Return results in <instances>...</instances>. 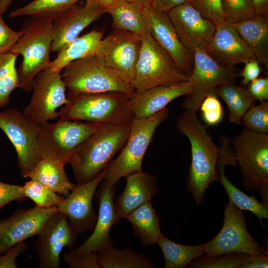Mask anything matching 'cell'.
<instances>
[{
    "label": "cell",
    "mask_w": 268,
    "mask_h": 268,
    "mask_svg": "<svg viewBox=\"0 0 268 268\" xmlns=\"http://www.w3.org/2000/svg\"><path fill=\"white\" fill-rule=\"evenodd\" d=\"M193 53L194 66L190 76L193 87L185 95L181 106L184 110L197 113L206 96L216 95L215 90L219 86L235 83L238 74L234 68H228L218 63L204 49L196 48Z\"/></svg>",
    "instance_id": "cell-12"
},
{
    "label": "cell",
    "mask_w": 268,
    "mask_h": 268,
    "mask_svg": "<svg viewBox=\"0 0 268 268\" xmlns=\"http://www.w3.org/2000/svg\"><path fill=\"white\" fill-rule=\"evenodd\" d=\"M17 56L10 52L0 55V108L8 104L11 93L19 87L15 66Z\"/></svg>",
    "instance_id": "cell-36"
},
{
    "label": "cell",
    "mask_w": 268,
    "mask_h": 268,
    "mask_svg": "<svg viewBox=\"0 0 268 268\" xmlns=\"http://www.w3.org/2000/svg\"><path fill=\"white\" fill-rule=\"evenodd\" d=\"M95 194L99 206L97 221L91 235L79 247L72 249L76 253L96 252L113 246L110 230L113 225L119 223L121 219L114 205L115 186L103 180Z\"/></svg>",
    "instance_id": "cell-20"
},
{
    "label": "cell",
    "mask_w": 268,
    "mask_h": 268,
    "mask_svg": "<svg viewBox=\"0 0 268 268\" xmlns=\"http://www.w3.org/2000/svg\"><path fill=\"white\" fill-rule=\"evenodd\" d=\"M245 64V66L240 75L243 77L242 83L247 85L252 81L258 78L261 69L259 63L256 60L251 61Z\"/></svg>",
    "instance_id": "cell-47"
},
{
    "label": "cell",
    "mask_w": 268,
    "mask_h": 268,
    "mask_svg": "<svg viewBox=\"0 0 268 268\" xmlns=\"http://www.w3.org/2000/svg\"><path fill=\"white\" fill-rule=\"evenodd\" d=\"M125 178V189L114 202L116 211L120 218H125L132 211L151 201L158 193L156 179L150 173L142 170Z\"/></svg>",
    "instance_id": "cell-25"
},
{
    "label": "cell",
    "mask_w": 268,
    "mask_h": 268,
    "mask_svg": "<svg viewBox=\"0 0 268 268\" xmlns=\"http://www.w3.org/2000/svg\"><path fill=\"white\" fill-rule=\"evenodd\" d=\"M142 44L141 36L113 30L102 39L97 55L108 67L134 79Z\"/></svg>",
    "instance_id": "cell-14"
},
{
    "label": "cell",
    "mask_w": 268,
    "mask_h": 268,
    "mask_svg": "<svg viewBox=\"0 0 268 268\" xmlns=\"http://www.w3.org/2000/svg\"><path fill=\"white\" fill-rule=\"evenodd\" d=\"M215 93L228 107L229 122L236 125H241L243 116L256 101L247 89L235 83L219 86L216 88Z\"/></svg>",
    "instance_id": "cell-33"
},
{
    "label": "cell",
    "mask_w": 268,
    "mask_h": 268,
    "mask_svg": "<svg viewBox=\"0 0 268 268\" xmlns=\"http://www.w3.org/2000/svg\"><path fill=\"white\" fill-rule=\"evenodd\" d=\"M64 260L70 268H102L96 252L76 253L72 249L64 254Z\"/></svg>",
    "instance_id": "cell-41"
},
{
    "label": "cell",
    "mask_w": 268,
    "mask_h": 268,
    "mask_svg": "<svg viewBox=\"0 0 268 268\" xmlns=\"http://www.w3.org/2000/svg\"><path fill=\"white\" fill-rule=\"evenodd\" d=\"M66 165L56 159L42 158L28 178L39 181L54 192L67 197L74 189L76 184L68 180L65 169Z\"/></svg>",
    "instance_id": "cell-28"
},
{
    "label": "cell",
    "mask_w": 268,
    "mask_h": 268,
    "mask_svg": "<svg viewBox=\"0 0 268 268\" xmlns=\"http://www.w3.org/2000/svg\"><path fill=\"white\" fill-rule=\"evenodd\" d=\"M22 35L10 51L21 55L22 60L18 72L19 88L32 90L36 75L49 66L54 38L53 22L29 16L23 23Z\"/></svg>",
    "instance_id": "cell-5"
},
{
    "label": "cell",
    "mask_w": 268,
    "mask_h": 268,
    "mask_svg": "<svg viewBox=\"0 0 268 268\" xmlns=\"http://www.w3.org/2000/svg\"><path fill=\"white\" fill-rule=\"evenodd\" d=\"M125 218L131 225L134 235L145 246L156 244L162 234L160 218L151 201L132 211Z\"/></svg>",
    "instance_id": "cell-29"
},
{
    "label": "cell",
    "mask_w": 268,
    "mask_h": 268,
    "mask_svg": "<svg viewBox=\"0 0 268 268\" xmlns=\"http://www.w3.org/2000/svg\"><path fill=\"white\" fill-rule=\"evenodd\" d=\"M22 34L9 28L0 14V55L9 52Z\"/></svg>",
    "instance_id": "cell-43"
},
{
    "label": "cell",
    "mask_w": 268,
    "mask_h": 268,
    "mask_svg": "<svg viewBox=\"0 0 268 268\" xmlns=\"http://www.w3.org/2000/svg\"><path fill=\"white\" fill-rule=\"evenodd\" d=\"M62 71L67 96L114 92L131 96L135 93L131 80L106 65L97 55L73 61Z\"/></svg>",
    "instance_id": "cell-3"
},
{
    "label": "cell",
    "mask_w": 268,
    "mask_h": 268,
    "mask_svg": "<svg viewBox=\"0 0 268 268\" xmlns=\"http://www.w3.org/2000/svg\"><path fill=\"white\" fill-rule=\"evenodd\" d=\"M102 125L60 119L40 125L41 159H54L67 165L76 148Z\"/></svg>",
    "instance_id": "cell-9"
},
{
    "label": "cell",
    "mask_w": 268,
    "mask_h": 268,
    "mask_svg": "<svg viewBox=\"0 0 268 268\" xmlns=\"http://www.w3.org/2000/svg\"><path fill=\"white\" fill-rule=\"evenodd\" d=\"M248 90L251 96L260 103L268 100V78H257L249 84Z\"/></svg>",
    "instance_id": "cell-46"
},
{
    "label": "cell",
    "mask_w": 268,
    "mask_h": 268,
    "mask_svg": "<svg viewBox=\"0 0 268 268\" xmlns=\"http://www.w3.org/2000/svg\"><path fill=\"white\" fill-rule=\"evenodd\" d=\"M183 44L193 51L205 49L215 30V25L205 18L189 2L180 5L168 13Z\"/></svg>",
    "instance_id": "cell-19"
},
{
    "label": "cell",
    "mask_w": 268,
    "mask_h": 268,
    "mask_svg": "<svg viewBox=\"0 0 268 268\" xmlns=\"http://www.w3.org/2000/svg\"><path fill=\"white\" fill-rule=\"evenodd\" d=\"M0 129L13 144L23 177L29 175L41 159L40 125L15 108L0 112Z\"/></svg>",
    "instance_id": "cell-10"
},
{
    "label": "cell",
    "mask_w": 268,
    "mask_h": 268,
    "mask_svg": "<svg viewBox=\"0 0 268 268\" xmlns=\"http://www.w3.org/2000/svg\"><path fill=\"white\" fill-rule=\"evenodd\" d=\"M188 2L215 26L226 21L222 0H189Z\"/></svg>",
    "instance_id": "cell-40"
},
{
    "label": "cell",
    "mask_w": 268,
    "mask_h": 268,
    "mask_svg": "<svg viewBox=\"0 0 268 268\" xmlns=\"http://www.w3.org/2000/svg\"><path fill=\"white\" fill-rule=\"evenodd\" d=\"M80 0H33L29 3L10 12L15 18L28 16L53 21Z\"/></svg>",
    "instance_id": "cell-35"
},
{
    "label": "cell",
    "mask_w": 268,
    "mask_h": 268,
    "mask_svg": "<svg viewBox=\"0 0 268 268\" xmlns=\"http://www.w3.org/2000/svg\"><path fill=\"white\" fill-rule=\"evenodd\" d=\"M98 5H99L101 7L105 10L106 13L107 11L115 6L116 5L119 4L122 1H124L123 0H92Z\"/></svg>",
    "instance_id": "cell-50"
},
{
    "label": "cell",
    "mask_w": 268,
    "mask_h": 268,
    "mask_svg": "<svg viewBox=\"0 0 268 268\" xmlns=\"http://www.w3.org/2000/svg\"><path fill=\"white\" fill-rule=\"evenodd\" d=\"M14 0H0V14H3L7 10Z\"/></svg>",
    "instance_id": "cell-52"
},
{
    "label": "cell",
    "mask_w": 268,
    "mask_h": 268,
    "mask_svg": "<svg viewBox=\"0 0 268 268\" xmlns=\"http://www.w3.org/2000/svg\"><path fill=\"white\" fill-rule=\"evenodd\" d=\"M169 116L168 109L165 107L151 116L134 118L119 155L105 168L106 173L103 180L115 186L121 178L142 171L143 157L155 132Z\"/></svg>",
    "instance_id": "cell-7"
},
{
    "label": "cell",
    "mask_w": 268,
    "mask_h": 268,
    "mask_svg": "<svg viewBox=\"0 0 268 268\" xmlns=\"http://www.w3.org/2000/svg\"><path fill=\"white\" fill-rule=\"evenodd\" d=\"M241 125L252 131L268 134V101L252 105L243 116Z\"/></svg>",
    "instance_id": "cell-38"
},
{
    "label": "cell",
    "mask_w": 268,
    "mask_h": 268,
    "mask_svg": "<svg viewBox=\"0 0 268 268\" xmlns=\"http://www.w3.org/2000/svg\"><path fill=\"white\" fill-rule=\"evenodd\" d=\"M268 258L264 254L250 255L234 253L216 256L203 254L193 260L187 266L190 268H265Z\"/></svg>",
    "instance_id": "cell-30"
},
{
    "label": "cell",
    "mask_w": 268,
    "mask_h": 268,
    "mask_svg": "<svg viewBox=\"0 0 268 268\" xmlns=\"http://www.w3.org/2000/svg\"><path fill=\"white\" fill-rule=\"evenodd\" d=\"M107 13L112 17L114 30L127 31L139 36L148 32L142 7L124 0Z\"/></svg>",
    "instance_id": "cell-31"
},
{
    "label": "cell",
    "mask_w": 268,
    "mask_h": 268,
    "mask_svg": "<svg viewBox=\"0 0 268 268\" xmlns=\"http://www.w3.org/2000/svg\"><path fill=\"white\" fill-rule=\"evenodd\" d=\"M231 144L245 189L258 191L268 208V134L244 128Z\"/></svg>",
    "instance_id": "cell-6"
},
{
    "label": "cell",
    "mask_w": 268,
    "mask_h": 268,
    "mask_svg": "<svg viewBox=\"0 0 268 268\" xmlns=\"http://www.w3.org/2000/svg\"><path fill=\"white\" fill-rule=\"evenodd\" d=\"M28 248V245L24 241L19 242L5 252V254L0 255V268H17L15 261L22 253Z\"/></svg>",
    "instance_id": "cell-45"
},
{
    "label": "cell",
    "mask_w": 268,
    "mask_h": 268,
    "mask_svg": "<svg viewBox=\"0 0 268 268\" xmlns=\"http://www.w3.org/2000/svg\"><path fill=\"white\" fill-rule=\"evenodd\" d=\"M254 54L259 64L268 66V19L254 16L231 23Z\"/></svg>",
    "instance_id": "cell-26"
},
{
    "label": "cell",
    "mask_w": 268,
    "mask_h": 268,
    "mask_svg": "<svg viewBox=\"0 0 268 268\" xmlns=\"http://www.w3.org/2000/svg\"><path fill=\"white\" fill-rule=\"evenodd\" d=\"M58 211L57 207L42 208L35 206L19 209L9 217L0 221V254L16 244L37 235L48 219Z\"/></svg>",
    "instance_id": "cell-18"
},
{
    "label": "cell",
    "mask_w": 268,
    "mask_h": 268,
    "mask_svg": "<svg viewBox=\"0 0 268 268\" xmlns=\"http://www.w3.org/2000/svg\"><path fill=\"white\" fill-rule=\"evenodd\" d=\"M204 50L218 63L230 68L256 60L237 30L226 21L215 26L214 35Z\"/></svg>",
    "instance_id": "cell-22"
},
{
    "label": "cell",
    "mask_w": 268,
    "mask_h": 268,
    "mask_svg": "<svg viewBox=\"0 0 268 268\" xmlns=\"http://www.w3.org/2000/svg\"><path fill=\"white\" fill-rule=\"evenodd\" d=\"M131 97L114 92L67 96L69 102L58 111L59 119L101 124H131L134 118Z\"/></svg>",
    "instance_id": "cell-4"
},
{
    "label": "cell",
    "mask_w": 268,
    "mask_h": 268,
    "mask_svg": "<svg viewBox=\"0 0 268 268\" xmlns=\"http://www.w3.org/2000/svg\"><path fill=\"white\" fill-rule=\"evenodd\" d=\"M131 124H103L76 148L68 162L76 184L93 180L108 166L125 144Z\"/></svg>",
    "instance_id": "cell-2"
},
{
    "label": "cell",
    "mask_w": 268,
    "mask_h": 268,
    "mask_svg": "<svg viewBox=\"0 0 268 268\" xmlns=\"http://www.w3.org/2000/svg\"><path fill=\"white\" fill-rule=\"evenodd\" d=\"M103 35L100 31L92 30L76 37L58 52L56 58L50 61L49 66L61 72L70 63L96 55Z\"/></svg>",
    "instance_id": "cell-27"
},
{
    "label": "cell",
    "mask_w": 268,
    "mask_h": 268,
    "mask_svg": "<svg viewBox=\"0 0 268 268\" xmlns=\"http://www.w3.org/2000/svg\"><path fill=\"white\" fill-rule=\"evenodd\" d=\"M142 7H151L153 0H123Z\"/></svg>",
    "instance_id": "cell-51"
},
{
    "label": "cell",
    "mask_w": 268,
    "mask_h": 268,
    "mask_svg": "<svg viewBox=\"0 0 268 268\" xmlns=\"http://www.w3.org/2000/svg\"><path fill=\"white\" fill-rule=\"evenodd\" d=\"M142 44L132 85L135 92L161 85L190 80L170 56L148 32L141 36Z\"/></svg>",
    "instance_id": "cell-8"
},
{
    "label": "cell",
    "mask_w": 268,
    "mask_h": 268,
    "mask_svg": "<svg viewBox=\"0 0 268 268\" xmlns=\"http://www.w3.org/2000/svg\"><path fill=\"white\" fill-rule=\"evenodd\" d=\"M102 268H153L154 264L143 254L126 248L123 249L113 246L96 252Z\"/></svg>",
    "instance_id": "cell-32"
},
{
    "label": "cell",
    "mask_w": 268,
    "mask_h": 268,
    "mask_svg": "<svg viewBox=\"0 0 268 268\" xmlns=\"http://www.w3.org/2000/svg\"><path fill=\"white\" fill-rule=\"evenodd\" d=\"M219 142L217 181H219L224 188L229 201L243 210L251 212L257 216L264 227L263 219H268V208L260 202L253 195L251 196L247 195L228 179L225 174V166L230 165L237 167L231 144V138L227 135H220Z\"/></svg>",
    "instance_id": "cell-23"
},
{
    "label": "cell",
    "mask_w": 268,
    "mask_h": 268,
    "mask_svg": "<svg viewBox=\"0 0 268 268\" xmlns=\"http://www.w3.org/2000/svg\"><path fill=\"white\" fill-rule=\"evenodd\" d=\"M25 198L21 186L0 182V208L12 201Z\"/></svg>",
    "instance_id": "cell-44"
},
{
    "label": "cell",
    "mask_w": 268,
    "mask_h": 268,
    "mask_svg": "<svg viewBox=\"0 0 268 268\" xmlns=\"http://www.w3.org/2000/svg\"><path fill=\"white\" fill-rule=\"evenodd\" d=\"M225 20L230 23L239 22L255 16L251 0H222Z\"/></svg>",
    "instance_id": "cell-39"
},
{
    "label": "cell",
    "mask_w": 268,
    "mask_h": 268,
    "mask_svg": "<svg viewBox=\"0 0 268 268\" xmlns=\"http://www.w3.org/2000/svg\"><path fill=\"white\" fill-rule=\"evenodd\" d=\"M200 109L204 121L208 125H216L223 119V108L217 95L215 94L206 96L201 102Z\"/></svg>",
    "instance_id": "cell-42"
},
{
    "label": "cell",
    "mask_w": 268,
    "mask_h": 268,
    "mask_svg": "<svg viewBox=\"0 0 268 268\" xmlns=\"http://www.w3.org/2000/svg\"><path fill=\"white\" fill-rule=\"evenodd\" d=\"M192 87V82L189 80L135 92L130 97L134 118H146L156 114L173 100L188 94Z\"/></svg>",
    "instance_id": "cell-24"
},
{
    "label": "cell",
    "mask_w": 268,
    "mask_h": 268,
    "mask_svg": "<svg viewBox=\"0 0 268 268\" xmlns=\"http://www.w3.org/2000/svg\"><path fill=\"white\" fill-rule=\"evenodd\" d=\"M143 8L148 32L180 70L190 78L194 66L193 51L183 44L167 13L156 12L151 7Z\"/></svg>",
    "instance_id": "cell-17"
},
{
    "label": "cell",
    "mask_w": 268,
    "mask_h": 268,
    "mask_svg": "<svg viewBox=\"0 0 268 268\" xmlns=\"http://www.w3.org/2000/svg\"><path fill=\"white\" fill-rule=\"evenodd\" d=\"M77 3L53 21L54 38L52 52H59L66 45L79 36L90 24L106 13L92 0Z\"/></svg>",
    "instance_id": "cell-21"
},
{
    "label": "cell",
    "mask_w": 268,
    "mask_h": 268,
    "mask_svg": "<svg viewBox=\"0 0 268 268\" xmlns=\"http://www.w3.org/2000/svg\"><path fill=\"white\" fill-rule=\"evenodd\" d=\"M34 243L40 268H59L64 248L72 249L76 241L67 216L57 211L48 219Z\"/></svg>",
    "instance_id": "cell-15"
},
{
    "label": "cell",
    "mask_w": 268,
    "mask_h": 268,
    "mask_svg": "<svg viewBox=\"0 0 268 268\" xmlns=\"http://www.w3.org/2000/svg\"><path fill=\"white\" fill-rule=\"evenodd\" d=\"M22 192L25 198H28L42 208L57 207L65 197L35 180L31 179L22 186Z\"/></svg>",
    "instance_id": "cell-37"
},
{
    "label": "cell",
    "mask_w": 268,
    "mask_h": 268,
    "mask_svg": "<svg viewBox=\"0 0 268 268\" xmlns=\"http://www.w3.org/2000/svg\"><path fill=\"white\" fill-rule=\"evenodd\" d=\"M189 0H153L151 8L154 11L168 13L174 8Z\"/></svg>",
    "instance_id": "cell-48"
},
{
    "label": "cell",
    "mask_w": 268,
    "mask_h": 268,
    "mask_svg": "<svg viewBox=\"0 0 268 268\" xmlns=\"http://www.w3.org/2000/svg\"><path fill=\"white\" fill-rule=\"evenodd\" d=\"M156 244L160 247L165 260V268H184L194 259L204 254V244L190 246L169 240L163 234Z\"/></svg>",
    "instance_id": "cell-34"
},
{
    "label": "cell",
    "mask_w": 268,
    "mask_h": 268,
    "mask_svg": "<svg viewBox=\"0 0 268 268\" xmlns=\"http://www.w3.org/2000/svg\"><path fill=\"white\" fill-rule=\"evenodd\" d=\"M106 173L105 168L93 180L82 184H76L74 189L57 206L58 211L67 216L70 229L75 237L94 228L97 215L93 209L92 200Z\"/></svg>",
    "instance_id": "cell-16"
},
{
    "label": "cell",
    "mask_w": 268,
    "mask_h": 268,
    "mask_svg": "<svg viewBox=\"0 0 268 268\" xmlns=\"http://www.w3.org/2000/svg\"><path fill=\"white\" fill-rule=\"evenodd\" d=\"M203 244L204 254L209 256L234 253L268 254L249 233L243 210L229 201L224 210L221 229L212 240Z\"/></svg>",
    "instance_id": "cell-11"
},
{
    "label": "cell",
    "mask_w": 268,
    "mask_h": 268,
    "mask_svg": "<svg viewBox=\"0 0 268 268\" xmlns=\"http://www.w3.org/2000/svg\"><path fill=\"white\" fill-rule=\"evenodd\" d=\"M61 72L49 66L33 80L32 95L23 113L39 125L59 118L57 110L69 102Z\"/></svg>",
    "instance_id": "cell-13"
},
{
    "label": "cell",
    "mask_w": 268,
    "mask_h": 268,
    "mask_svg": "<svg viewBox=\"0 0 268 268\" xmlns=\"http://www.w3.org/2000/svg\"><path fill=\"white\" fill-rule=\"evenodd\" d=\"M255 15L268 19V0H251Z\"/></svg>",
    "instance_id": "cell-49"
},
{
    "label": "cell",
    "mask_w": 268,
    "mask_h": 268,
    "mask_svg": "<svg viewBox=\"0 0 268 268\" xmlns=\"http://www.w3.org/2000/svg\"><path fill=\"white\" fill-rule=\"evenodd\" d=\"M176 126L191 144L192 159L186 178V189L199 206L202 202L209 186L217 181L219 147L196 112L184 110L178 117Z\"/></svg>",
    "instance_id": "cell-1"
}]
</instances>
